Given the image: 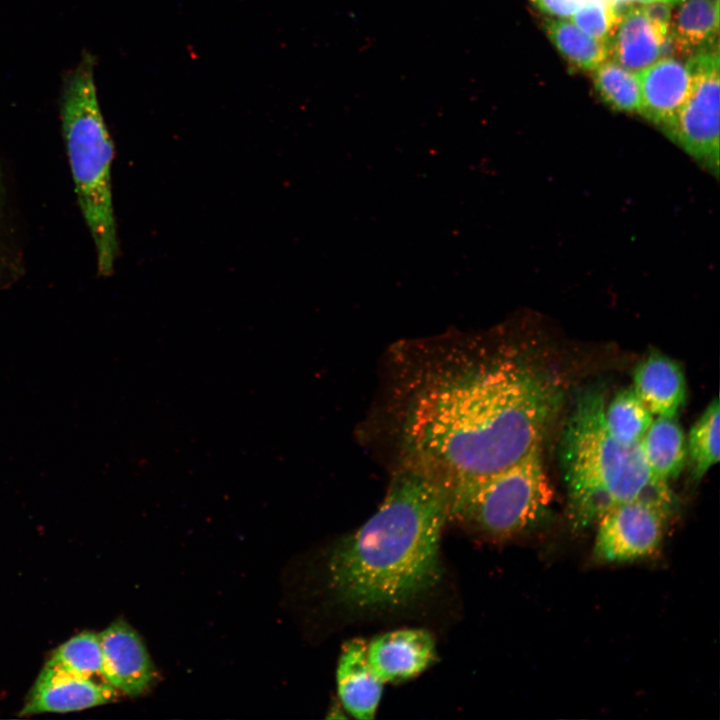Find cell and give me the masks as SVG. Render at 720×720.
<instances>
[{"label": "cell", "mask_w": 720, "mask_h": 720, "mask_svg": "<svg viewBox=\"0 0 720 720\" xmlns=\"http://www.w3.org/2000/svg\"><path fill=\"white\" fill-rule=\"evenodd\" d=\"M544 29L560 54L578 69L594 70L607 58V43L586 34L572 22L548 18Z\"/></svg>", "instance_id": "obj_17"}, {"label": "cell", "mask_w": 720, "mask_h": 720, "mask_svg": "<svg viewBox=\"0 0 720 720\" xmlns=\"http://www.w3.org/2000/svg\"><path fill=\"white\" fill-rule=\"evenodd\" d=\"M616 5H629L633 3H651V2H665L670 5L677 4L679 2H682L683 0H612Z\"/></svg>", "instance_id": "obj_25"}, {"label": "cell", "mask_w": 720, "mask_h": 720, "mask_svg": "<svg viewBox=\"0 0 720 720\" xmlns=\"http://www.w3.org/2000/svg\"><path fill=\"white\" fill-rule=\"evenodd\" d=\"M602 393L578 396L563 430L560 461L571 527L584 530L610 509L633 501L673 511L669 483L650 471L640 445L625 446L609 433Z\"/></svg>", "instance_id": "obj_3"}, {"label": "cell", "mask_w": 720, "mask_h": 720, "mask_svg": "<svg viewBox=\"0 0 720 720\" xmlns=\"http://www.w3.org/2000/svg\"><path fill=\"white\" fill-rule=\"evenodd\" d=\"M540 11L550 16L571 17L586 0H530Z\"/></svg>", "instance_id": "obj_23"}, {"label": "cell", "mask_w": 720, "mask_h": 720, "mask_svg": "<svg viewBox=\"0 0 720 720\" xmlns=\"http://www.w3.org/2000/svg\"><path fill=\"white\" fill-rule=\"evenodd\" d=\"M61 122L79 207L91 235L97 271H114L119 243L113 205V144L103 119L93 74L85 56L65 81Z\"/></svg>", "instance_id": "obj_4"}, {"label": "cell", "mask_w": 720, "mask_h": 720, "mask_svg": "<svg viewBox=\"0 0 720 720\" xmlns=\"http://www.w3.org/2000/svg\"><path fill=\"white\" fill-rule=\"evenodd\" d=\"M671 511L633 501L607 511L597 521L594 559L615 563L646 558L659 548Z\"/></svg>", "instance_id": "obj_7"}, {"label": "cell", "mask_w": 720, "mask_h": 720, "mask_svg": "<svg viewBox=\"0 0 720 720\" xmlns=\"http://www.w3.org/2000/svg\"><path fill=\"white\" fill-rule=\"evenodd\" d=\"M632 388L653 416L675 417L686 400L682 368L659 351H652L639 361Z\"/></svg>", "instance_id": "obj_12"}, {"label": "cell", "mask_w": 720, "mask_h": 720, "mask_svg": "<svg viewBox=\"0 0 720 720\" xmlns=\"http://www.w3.org/2000/svg\"><path fill=\"white\" fill-rule=\"evenodd\" d=\"M692 71L689 95L663 130L675 144L714 177L719 176V49L700 51L686 60Z\"/></svg>", "instance_id": "obj_6"}, {"label": "cell", "mask_w": 720, "mask_h": 720, "mask_svg": "<svg viewBox=\"0 0 720 720\" xmlns=\"http://www.w3.org/2000/svg\"><path fill=\"white\" fill-rule=\"evenodd\" d=\"M622 13L612 0H586L571 20L586 34L607 42Z\"/></svg>", "instance_id": "obj_22"}, {"label": "cell", "mask_w": 720, "mask_h": 720, "mask_svg": "<svg viewBox=\"0 0 720 720\" xmlns=\"http://www.w3.org/2000/svg\"><path fill=\"white\" fill-rule=\"evenodd\" d=\"M46 664L85 678L104 680L99 634L84 632L70 638L53 652Z\"/></svg>", "instance_id": "obj_21"}, {"label": "cell", "mask_w": 720, "mask_h": 720, "mask_svg": "<svg viewBox=\"0 0 720 720\" xmlns=\"http://www.w3.org/2000/svg\"><path fill=\"white\" fill-rule=\"evenodd\" d=\"M719 427V401L714 398L691 427L686 441L687 455L695 480L701 479L719 462Z\"/></svg>", "instance_id": "obj_19"}, {"label": "cell", "mask_w": 720, "mask_h": 720, "mask_svg": "<svg viewBox=\"0 0 720 720\" xmlns=\"http://www.w3.org/2000/svg\"><path fill=\"white\" fill-rule=\"evenodd\" d=\"M104 680L128 696L150 687L155 670L138 634L124 621L112 623L99 634Z\"/></svg>", "instance_id": "obj_10"}, {"label": "cell", "mask_w": 720, "mask_h": 720, "mask_svg": "<svg viewBox=\"0 0 720 720\" xmlns=\"http://www.w3.org/2000/svg\"><path fill=\"white\" fill-rule=\"evenodd\" d=\"M116 696L117 690L105 681L85 678L46 664L20 714L79 711L109 703Z\"/></svg>", "instance_id": "obj_8"}, {"label": "cell", "mask_w": 720, "mask_h": 720, "mask_svg": "<svg viewBox=\"0 0 720 720\" xmlns=\"http://www.w3.org/2000/svg\"><path fill=\"white\" fill-rule=\"evenodd\" d=\"M366 658L383 684L416 677L436 658L433 636L424 629L387 632L366 641Z\"/></svg>", "instance_id": "obj_9"}, {"label": "cell", "mask_w": 720, "mask_h": 720, "mask_svg": "<svg viewBox=\"0 0 720 720\" xmlns=\"http://www.w3.org/2000/svg\"><path fill=\"white\" fill-rule=\"evenodd\" d=\"M719 0H686L671 19L661 56L687 60L718 45Z\"/></svg>", "instance_id": "obj_15"}, {"label": "cell", "mask_w": 720, "mask_h": 720, "mask_svg": "<svg viewBox=\"0 0 720 720\" xmlns=\"http://www.w3.org/2000/svg\"><path fill=\"white\" fill-rule=\"evenodd\" d=\"M447 519L442 479L396 467L375 513L330 551L327 584L334 600L350 612L370 613L423 599L442 577L440 541Z\"/></svg>", "instance_id": "obj_2"}, {"label": "cell", "mask_w": 720, "mask_h": 720, "mask_svg": "<svg viewBox=\"0 0 720 720\" xmlns=\"http://www.w3.org/2000/svg\"><path fill=\"white\" fill-rule=\"evenodd\" d=\"M2 192H3V185H2L1 175H0V206L2 204V195H3Z\"/></svg>", "instance_id": "obj_26"}, {"label": "cell", "mask_w": 720, "mask_h": 720, "mask_svg": "<svg viewBox=\"0 0 720 720\" xmlns=\"http://www.w3.org/2000/svg\"><path fill=\"white\" fill-rule=\"evenodd\" d=\"M375 431L396 467L443 480L502 469L541 447L556 379L509 341L454 334L392 344Z\"/></svg>", "instance_id": "obj_1"}, {"label": "cell", "mask_w": 720, "mask_h": 720, "mask_svg": "<svg viewBox=\"0 0 720 720\" xmlns=\"http://www.w3.org/2000/svg\"><path fill=\"white\" fill-rule=\"evenodd\" d=\"M692 71L686 60L662 57L638 73L641 88L639 114L662 131L686 101Z\"/></svg>", "instance_id": "obj_11"}, {"label": "cell", "mask_w": 720, "mask_h": 720, "mask_svg": "<svg viewBox=\"0 0 720 720\" xmlns=\"http://www.w3.org/2000/svg\"><path fill=\"white\" fill-rule=\"evenodd\" d=\"M442 481L449 519L495 539L534 527L546 515L553 496L541 447L497 471Z\"/></svg>", "instance_id": "obj_5"}, {"label": "cell", "mask_w": 720, "mask_h": 720, "mask_svg": "<svg viewBox=\"0 0 720 720\" xmlns=\"http://www.w3.org/2000/svg\"><path fill=\"white\" fill-rule=\"evenodd\" d=\"M609 433L625 446L638 444L653 421V414L633 388L619 391L604 409Z\"/></svg>", "instance_id": "obj_18"}, {"label": "cell", "mask_w": 720, "mask_h": 720, "mask_svg": "<svg viewBox=\"0 0 720 720\" xmlns=\"http://www.w3.org/2000/svg\"><path fill=\"white\" fill-rule=\"evenodd\" d=\"M639 445L650 471L656 477L669 482L683 470L687 444L676 416H656Z\"/></svg>", "instance_id": "obj_16"}, {"label": "cell", "mask_w": 720, "mask_h": 720, "mask_svg": "<svg viewBox=\"0 0 720 720\" xmlns=\"http://www.w3.org/2000/svg\"><path fill=\"white\" fill-rule=\"evenodd\" d=\"M646 15L658 28L661 34L666 37L669 33L671 23V5L665 2H651L642 5Z\"/></svg>", "instance_id": "obj_24"}, {"label": "cell", "mask_w": 720, "mask_h": 720, "mask_svg": "<svg viewBox=\"0 0 720 720\" xmlns=\"http://www.w3.org/2000/svg\"><path fill=\"white\" fill-rule=\"evenodd\" d=\"M664 39L642 6H629L606 42L607 57L638 74L660 58Z\"/></svg>", "instance_id": "obj_14"}, {"label": "cell", "mask_w": 720, "mask_h": 720, "mask_svg": "<svg viewBox=\"0 0 720 720\" xmlns=\"http://www.w3.org/2000/svg\"><path fill=\"white\" fill-rule=\"evenodd\" d=\"M593 83L601 99L623 112L640 110L641 88L638 74L612 60H605L593 70Z\"/></svg>", "instance_id": "obj_20"}, {"label": "cell", "mask_w": 720, "mask_h": 720, "mask_svg": "<svg viewBox=\"0 0 720 720\" xmlns=\"http://www.w3.org/2000/svg\"><path fill=\"white\" fill-rule=\"evenodd\" d=\"M339 699L345 710L359 720H371L379 705L383 683L373 674L366 658V640L346 642L336 669Z\"/></svg>", "instance_id": "obj_13"}]
</instances>
